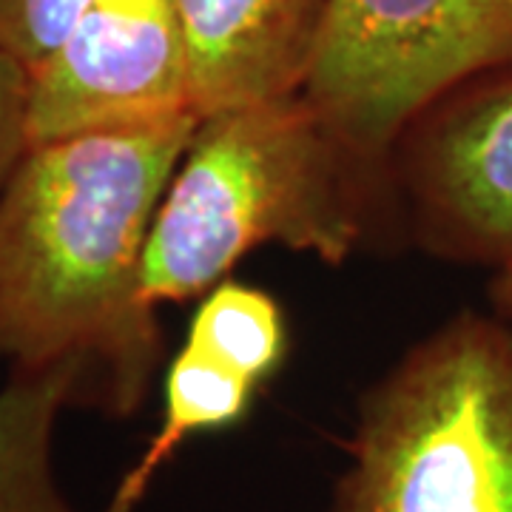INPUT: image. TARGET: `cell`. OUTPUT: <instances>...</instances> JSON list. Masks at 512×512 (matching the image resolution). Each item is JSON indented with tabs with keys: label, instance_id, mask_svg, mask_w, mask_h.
<instances>
[{
	"label": "cell",
	"instance_id": "6da1fadb",
	"mask_svg": "<svg viewBox=\"0 0 512 512\" xmlns=\"http://www.w3.org/2000/svg\"><path fill=\"white\" fill-rule=\"evenodd\" d=\"M200 114L32 146L0 194V359L66 365L77 407L128 419L163 365L143 259Z\"/></svg>",
	"mask_w": 512,
	"mask_h": 512
},
{
	"label": "cell",
	"instance_id": "7a4b0ae2",
	"mask_svg": "<svg viewBox=\"0 0 512 512\" xmlns=\"http://www.w3.org/2000/svg\"><path fill=\"white\" fill-rule=\"evenodd\" d=\"M390 205V168L359 157L302 92L205 114L148 234V302L208 293L262 245L345 265Z\"/></svg>",
	"mask_w": 512,
	"mask_h": 512
},
{
	"label": "cell",
	"instance_id": "3957f363",
	"mask_svg": "<svg viewBox=\"0 0 512 512\" xmlns=\"http://www.w3.org/2000/svg\"><path fill=\"white\" fill-rule=\"evenodd\" d=\"M330 512H512V325L461 311L362 396Z\"/></svg>",
	"mask_w": 512,
	"mask_h": 512
},
{
	"label": "cell",
	"instance_id": "277c9868",
	"mask_svg": "<svg viewBox=\"0 0 512 512\" xmlns=\"http://www.w3.org/2000/svg\"><path fill=\"white\" fill-rule=\"evenodd\" d=\"M512 69V0H328L305 100L367 163L390 168L413 120Z\"/></svg>",
	"mask_w": 512,
	"mask_h": 512
},
{
	"label": "cell",
	"instance_id": "5b68a950",
	"mask_svg": "<svg viewBox=\"0 0 512 512\" xmlns=\"http://www.w3.org/2000/svg\"><path fill=\"white\" fill-rule=\"evenodd\" d=\"M390 177L396 211L424 254L512 265V69L458 86L413 120Z\"/></svg>",
	"mask_w": 512,
	"mask_h": 512
},
{
	"label": "cell",
	"instance_id": "8992f818",
	"mask_svg": "<svg viewBox=\"0 0 512 512\" xmlns=\"http://www.w3.org/2000/svg\"><path fill=\"white\" fill-rule=\"evenodd\" d=\"M194 109L191 57L174 0H92L29 74V143L163 123Z\"/></svg>",
	"mask_w": 512,
	"mask_h": 512
},
{
	"label": "cell",
	"instance_id": "52a82bcc",
	"mask_svg": "<svg viewBox=\"0 0 512 512\" xmlns=\"http://www.w3.org/2000/svg\"><path fill=\"white\" fill-rule=\"evenodd\" d=\"M200 117L302 92L328 0H174Z\"/></svg>",
	"mask_w": 512,
	"mask_h": 512
},
{
	"label": "cell",
	"instance_id": "ba28073f",
	"mask_svg": "<svg viewBox=\"0 0 512 512\" xmlns=\"http://www.w3.org/2000/svg\"><path fill=\"white\" fill-rule=\"evenodd\" d=\"M80 373L57 365L12 370L0 387V512H80L55 476V430L77 407Z\"/></svg>",
	"mask_w": 512,
	"mask_h": 512
},
{
	"label": "cell",
	"instance_id": "9c48e42d",
	"mask_svg": "<svg viewBox=\"0 0 512 512\" xmlns=\"http://www.w3.org/2000/svg\"><path fill=\"white\" fill-rule=\"evenodd\" d=\"M256 390L259 387L239 376L237 370L202 350L183 345L165 370L163 421L143 456L128 467L126 476L114 487L106 512H137L154 478L160 476V470L185 441L234 427L248 416Z\"/></svg>",
	"mask_w": 512,
	"mask_h": 512
},
{
	"label": "cell",
	"instance_id": "30bf717a",
	"mask_svg": "<svg viewBox=\"0 0 512 512\" xmlns=\"http://www.w3.org/2000/svg\"><path fill=\"white\" fill-rule=\"evenodd\" d=\"M185 345L214 356L259 387L274 376L285 356L282 311L271 293L225 279L205 293Z\"/></svg>",
	"mask_w": 512,
	"mask_h": 512
},
{
	"label": "cell",
	"instance_id": "8fae6325",
	"mask_svg": "<svg viewBox=\"0 0 512 512\" xmlns=\"http://www.w3.org/2000/svg\"><path fill=\"white\" fill-rule=\"evenodd\" d=\"M92 0H0V52L32 74L72 32Z\"/></svg>",
	"mask_w": 512,
	"mask_h": 512
},
{
	"label": "cell",
	"instance_id": "7c38bea8",
	"mask_svg": "<svg viewBox=\"0 0 512 512\" xmlns=\"http://www.w3.org/2000/svg\"><path fill=\"white\" fill-rule=\"evenodd\" d=\"M26 103H29V72L15 57L0 52V194L9 183L12 171L23 160V154L32 148Z\"/></svg>",
	"mask_w": 512,
	"mask_h": 512
},
{
	"label": "cell",
	"instance_id": "4fadbf2b",
	"mask_svg": "<svg viewBox=\"0 0 512 512\" xmlns=\"http://www.w3.org/2000/svg\"><path fill=\"white\" fill-rule=\"evenodd\" d=\"M490 302H493L495 316H501L504 322L512 325V265L495 271L490 282Z\"/></svg>",
	"mask_w": 512,
	"mask_h": 512
}]
</instances>
